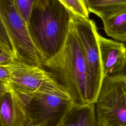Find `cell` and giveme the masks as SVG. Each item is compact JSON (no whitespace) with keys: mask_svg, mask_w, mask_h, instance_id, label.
Segmentation results:
<instances>
[{"mask_svg":"<svg viewBox=\"0 0 126 126\" xmlns=\"http://www.w3.org/2000/svg\"><path fill=\"white\" fill-rule=\"evenodd\" d=\"M10 73L8 65H0V83L10 85Z\"/></svg>","mask_w":126,"mask_h":126,"instance_id":"16","label":"cell"},{"mask_svg":"<svg viewBox=\"0 0 126 126\" xmlns=\"http://www.w3.org/2000/svg\"><path fill=\"white\" fill-rule=\"evenodd\" d=\"M73 15L58 0H39L34 6L28 26L44 63L56 55L63 48Z\"/></svg>","mask_w":126,"mask_h":126,"instance_id":"1","label":"cell"},{"mask_svg":"<svg viewBox=\"0 0 126 126\" xmlns=\"http://www.w3.org/2000/svg\"><path fill=\"white\" fill-rule=\"evenodd\" d=\"M100 19L108 36L119 42H126V7Z\"/></svg>","mask_w":126,"mask_h":126,"instance_id":"11","label":"cell"},{"mask_svg":"<svg viewBox=\"0 0 126 126\" xmlns=\"http://www.w3.org/2000/svg\"><path fill=\"white\" fill-rule=\"evenodd\" d=\"M72 25L87 64L91 83V101L95 103L104 76L101 66L97 28L95 22L73 15Z\"/></svg>","mask_w":126,"mask_h":126,"instance_id":"6","label":"cell"},{"mask_svg":"<svg viewBox=\"0 0 126 126\" xmlns=\"http://www.w3.org/2000/svg\"><path fill=\"white\" fill-rule=\"evenodd\" d=\"M0 65H8L17 60L16 54L13 49L0 47Z\"/></svg>","mask_w":126,"mask_h":126,"instance_id":"15","label":"cell"},{"mask_svg":"<svg viewBox=\"0 0 126 126\" xmlns=\"http://www.w3.org/2000/svg\"><path fill=\"white\" fill-rule=\"evenodd\" d=\"M59 126H97L95 103L74 104Z\"/></svg>","mask_w":126,"mask_h":126,"instance_id":"10","label":"cell"},{"mask_svg":"<svg viewBox=\"0 0 126 126\" xmlns=\"http://www.w3.org/2000/svg\"><path fill=\"white\" fill-rule=\"evenodd\" d=\"M99 52L104 78L126 73V46L122 42L98 34Z\"/></svg>","mask_w":126,"mask_h":126,"instance_id":"8","label":"cell"},{"mask_svg":"<svg viewBox=\"0 0 126 126\" xmlns=\"http://www.w3.org/2000/svg\"><path fill=\"white\" fill-rule=\"evenodd\" d=\"M0 126H26L29 121L27 105L12 88L0 94Z\"/></svg>","mask_w":126,"mask_h":126,"instance_id":"9","label":"cell"},{"mask_svg":"<svg viewBox=\"0 0 126 126\" xmlns=\"http://www.w3.org/2000/svg\"><path fill=\"white\" fill-rule=\"evenodd\" d=\"M43 67L65 88L75 104L92 103L89 70L72 22L63 48L56 55L45 62Z\"/></svg>","mask_w":126,"mask_h":126,"instance_id":"2","label":"cell"},{"mask_svg":"<svg viewBox=\"0 0 126 126\" xmlns=\"http://www.w3.org/2000/svg\"><path fill=\"white\" fill-rule=\"evenodd\" d=\"M90 13L100 18L126 7V0H84Z\"/></svg>","mask_w":126,"mask_h":126,"instance_id":"12","label":"cell"},{"mask_svg":"<svg viewBox=\"0 0 126 126\" xmlns=\"http://www.w3.org/2000/svg\"><path fill=\"white\" fill-rule=\"evenodd\" d=\"M26 104L29 120L46 126H59L75 104L69 93L56 78L41 86Z\"/></svg>","mask_w":126,"mask_h":126,"instance_id":"3","label":"cell"},{"mask_svg":"<svg viewBox=\"0 0 126 126\" xmlns=\"http://www.w3.org/2000/svg\"><path fill=\"white\" fill-rule=\"evenodd\" d=\"M8 65L10 73V87L25 102L41 86L55 78L43 67L18 60Z\"/></svg>","mask_w":126,"mask_h":126,"instance_id":"7","label":"cell"},{"mask_svg":"<svg viewBox=\"0 0 126 126\" xmlns=\"http://www.w3.org/2000/svg\"><path fill=\"white\" fill-rule=\"evenodd\" d=\"M26 126H46L45 124H42V123H33L31 122L29 120L26 124Z\"/></svg>","mask_w":126,"mask_h":126,"instance_id":"17","label":"cell"},{"mask_svg":"<svg viewBox=\"0 0 126 126\" xmlns=\"http://www.w3.org/2000/svg\"><path fill=\"white\" fill-rule=\"evenodd\" d=\"M13 4L25 22L29 23L32 10L39 0H12Z\"/></svg>","mask_w":126,"mask_h":126,"instance_id":"14","label":"cell"},{"mask_svg":"<svg viewBox=\"0 0 126 126\" xmlns=\"http://www.w3.org/2000/svg\"><path fill=\"white\" fill-rule=\"evenodd\" d=\"M68 9L74 15L89 18V12L84 0H58Z\"/></svg>","mask_w":126,"mask_h":126,"instance_id":"13","label":"cell"},{"mask_svg":"<svg viewBox=\"0 0 126 126\" xmlns=\"http://www.w3.org/2000/svg\"><path fill=\"white\" fill-rule=\"evenodd\" d=\"M94 103L97 126H126V73L104 77Z\"/></svg>","mask_w":126,"mask_h":126,"instance_id":"4","label":"cell"},{"mask_svg":"<svg viewBox=\"0 0 126 126\" xmlns=\"http://www.w3.org/2000/svg\"><path fill=\"white\" fill-rule=\"evenodd\" d=\"M0 20L11 38L17 60L43 67L42 56L32 38L28 24L16 9L12 0H0Z\"/></svg>","mask_w":126,"mask_h":126,"instance_id":"5","label":"cell"}]
</instances>
